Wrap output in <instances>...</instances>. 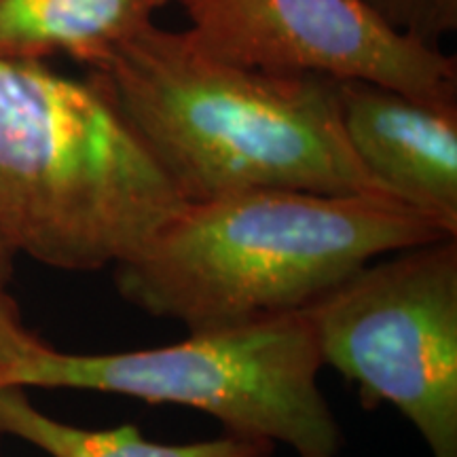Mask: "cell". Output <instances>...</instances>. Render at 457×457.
Listing matches in <instances>:
<instances>
[{
  "instance_id": "obj_1",
  "label": "cell",
  "mask_w": 457,
  "mask_h": 457,
  "mask_svg": "<svg viewBox=\"0 0 457 457\" xmlns=\"http://www.w3.org/2000/svg\"><path fill=\"white\" fill-rule=\"evenodd\" d=\"M91 71L185 202L256 188L394 197L347 142L339 79L237 64L155 21Z\"/></svg>"
},
{
  "instance_id": "obj_2",
  "label": "cell",
  "mask_w": 457,
  "mask_h": 457,
  "mask_svg": "<svg viewBox=\"0 0 457 457\" xmlns=\"http://www.w3.org/2000/svg\"><path fill=\"white\" fill-rule=\"evenodd\" d=\"M457 237L396 197L256 188L185 202L112 267L136 310L188 333L299 312L367 262Z\"/></svg>"
},
{
  "instance_id": "obj_3",
  "label": "cell",
  "mask_w": 457,
  "mask_h": 457,
  "mask_svg": "<svg viewBox=\"0 0 457 457\" xmlns=\"http://www.w3.org/2000/svg\"><path fill=\"white\" fill-rule=\"evenodd\" d=\"M185 199L94 77L0 57V237L64 271L136 253Z\"/></svg>"
},
{
  "instance_id": "obj_4",
  "label": "cell",
  "mask_w": 457,
  "mask_h": 457,
  "mask_svg": "<svg viewBox=\"0 0 457 457\" xmlns=\"http://www.w3.org/2000/svg\"><path fill=\"white\" fill-rule=\"evenodd\" d=\"M322 358L305 310L188 333L121 353L49 347L11 370L7 386L119 394L216 417L225 434L286 445L299 457H337L341 428L318 386Z\"/></svg>"
},
{
  "instance_id": "obj_5",
  "label": "cell",
  "mask_w": 457,
  "mask_h": 457,
  "mask_svg": "<svg viewBox=\"0 0 457 457\" xmlns=\"http://www.w3.org/2000/svg\"><path fill=\"white\" fill-rule=\"evenodd\" d=\"M322 364L457 457V237L367 262L305 307Z\"/></svg>"
},
{
  "instance_id": "obj_6",
  "label": "cell",
  "mask_w": 457,
  "mask_h": 457,
  "mask_svg": "<svg viewBox=\"0 0 457 457\" xmlns=\"http://www.w3.org/2000/svg\"><path fill=\"white\" fill-rule=\"evenodd\" d=\"M210 54L279 72L370 81L457 104V60L387 30L362 0H174Z\"/></svg>"
},
{
  "instance_id": "obj_7",
  "label": "cell",
  "mask_w": 457,
  "mask_h": 457,
  "mask_svg": "<svg viewBox=\"0 0 457 457\" xmlns=\"http://www.w3.org/2000/svg\"><path fill=\"white\" fill-rule=\"evenodd\" d=\"M353 155L394 197L457 227V104L339 79Z\"/></svg>"
},
{
  "instance_id": "obj_8",
  "label": "cell",
  "mask_w": 457,
  "mask_h": 457,
  "mask_svg": "<svg viewBox=\"0 0 457 457\" xmlns=\"http://www.w3.org/2000/svg\"><path fill=\"white\" fill-rule=\"evenodd\" d=\"M174 0H0V57L68 55L98 66Z\"/></svg>"
},
{
  "instance_id": "obj_9",
  "label": "cell",
  "mask_w": 457,
  "mask_h": 457,
  "mask_svg": "<svg viewBox=\"0 0 457 457\" xmlns=\"http://www.w3.org/2000/svg\"><path fill=\"white\" fill-rule=\"evenodd\" d=\"M0 434L21 438L51 457H271L276 445L225 434L187 445L153 443L134 424L87 430L45 415L26 387L0 386Z\"/></svg>"
},
{
  "instance_id": "obj_10",
  "label": "cell",
  "mask_w": 457,
  "mask_h": 457,
  "mask_svg": "<svg viewBox=\"0 0 457 457\" xmlns=\"http://www.w3.org/2000/svg\"><path fill=\"white\" fill-rule=\"evenodd\" d=\"M364 7L398 37L426 47L457 30V0H362Z\"/></svg>"
},
{
  "instance_id": "obj_11",
  "label": "cell",
  "mask_w": 457,
  "mask_h": 457,
  "mask_svg": "<svg viewBox=\"0 0 457 457\" xmlns=\"http://www.w3.org/2000/svg\"><path fill=\"white\" fill-rule=\"evenodd\" d=\"M49 347L47 341L26 327L13 296L0 290V386H7L11 370L41 356Z\"/></svg>"
},
{
  "instance_id": "obj_12",
  "label": "cell",
  "mask_w": 457,
  "mask_h": 457,
  "mask_svg": "<svg viewBox=\"0 0 457 457\" xmlns=\"http://www.w3.org/2000/svg\"><path fill=\"white\" fill-rule=\"evenodd\" d=\"M15 253L13 248L0 237V290H7L15 273Z\"/></svg>"
}]
</instances>
